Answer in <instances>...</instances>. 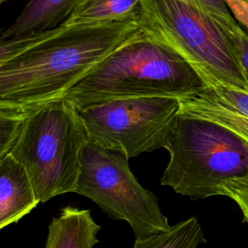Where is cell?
Returning <instances> with one entry per match:
<instances>
[{"label":"cell","mask_w":248,"mask_h":248,"mask_svg":"<svg viewBox=\"0 0 248 248\" xmlns=\"http://www.w3.org/2000/svg\"><path fill=\"white\" fill-rule=\"evenodd\" d=\"M139 19L61 25L0 40V116L21 118L60 101L118 47L141 33Z\"/></svg>","instance_id":"1"},{"label":"cell","mask_w":248,"mask_h":248,"mask_svg":"<svg viewBox=\"0 0 248 248\" xmlns=\"http://www.w3.org/2000/svg\"><path fill=\"white\" fill-rule=\"evenodd\" d=\"M206 87L178 53L141 32L110 53L63 99L80 108L133 98L183 100Z\"/></svg>","instance_id":"2"},{"label":"cell","mask_w":248,"mask_h":248,"mask_svg":"<svg viewBox=\"0 0 248 248\" xmlns=\"http://www.w3.org/2000/svg\"><path fill=\"white\" fill-rule=\"evenodd\" d=\"M141 31L170 47L206 86L221 84L248 93V81L228 33L199 5L187 0H142Z\"/></svg>","instance_id":"3"},{"label":"cell","mask_w":248,"mask_h":248,"mask_svg":"<svg viewBox=\"0 0 248 248\" xmlns=\"http://www.w3.org/2000/svg\"><path fill=\"white\" fill-rule=\"evenodd\" d=\"M89 142L77 108L62 99L20 118L9 153L27 170L44 203L76 193L80 155Z\"/></svg>","instance_id":"4"},{"label":"cell","mask_w":248,"mask_h":248,"mask_svg":"<svg viewBox=\"0 0 248 248\" xmlns=\"http://www.w3.org/2000/svg\"><path fill=\"white\" fill-rule=\"evenodd\" d=\"M164 148L170 158L161 184L191 200L218 196L225 181L248 172V145L211 121L179 112Z\"/></svg>","instance_id":"5"},{"label":"cell","mask_w":248,"mask_h":248,"mask_svg":"<svg viewBox=\"0 0 248 248\" xmlns=\"http://www.w3.org/2000/svg\"><path fill=\"white\" fill-rule=\"evenodd\" d=\"M123 154L88 142L80 155L75 194L90 199L114 220L126 221L136 239L168 231L157 197L143 188Z\"/></svg>","instance_id":"6"},{"label":"cell","mask_w":248,"mask_h":248,"mask_svg":"<svg viewBox=\"0 0 248 248\" xmlns=\"http://www.w3.org/2000/svg\"><path fill=\"white\" fill-rule=\"evenodd\" d=\"M77 109L90 142L130 159L165 147L171 125L180 112V100L122 99Z\"/></svg>","instance_id":"7"},{"label":"cell","mask_w":248,"mask_h":248,"mask_svg":"<svg viewBox=\"0 0 248 248\" xmlns=\"http://www.w3.org/2000/svg\"><path fill=\"white\" fill-rule=\"evenodd\" d=\"M39 203L25 168L10 153L0 157V228L18 222Z\"/></svg>","instance_id":"8"},{"label":"cell","mask_w":248,"mask_h":248,"mask_svg":"<svg viewBox=\"0 0 248 248\" xmlns=\"http://www.w3.org/2000/svg\"><path fill=\"white\" fill-rule=\"evenodd\" d=\"M82 0H29L0 40L33 36L61 26Z\"/></svg>","instance_id":"9"},{"label":"cell","mask_w":248,"mask_h":248,"mask_svg":"<svg viewBox=\"0 0 248 248\" xmlns=\"http://www.w3.org/2000/svg\"><path fill=\"white\" fill-rule=\"evenodd\" d=\"M100 230L89 209L67 205L49 223L45 248H94Z\"/></svg>","instance_id":"10"},{"label":"cell","mask_w":248,"mask_h":248,"mask_svg":"<svg viewBox=\"0 0 248 248\" xmlns=\"http://www.w3.org/2000/svg\"><path fill=\"white\" fill-rule=\"evenodd\" d=\"M141 1L82 0L63 24L98 25L139 19Z\"/></svg>","instance_id":"11"},{"label":"cell","mask_w":248,"mask_h":248,"mask_svg":"<svg viewBox=\"0 0 248 248\" xmlns=\"http://www.w3.org/2000/svg\"><path fill=\"white\" fill-rule=\"evenodd\" d=\"M180 113L216 123L248 145V118L224 107L206 88L195 96L180 100Z\"/></svg>","instance_id":"12"},{"label":"cell","mask_w":248,"mask_h":248,"mask_svg":"<svg viewBox=\"0 0 248 248\" xmlns=\"http://www.w3.org/2000/svg\"><path fill=\"white\" fill-rule=\"evenodd\" d=\"M206 238L196 217H190L157 234L136 239L133 248H198Z\"/></svg>","instance_id":"13"},{"label":"cell","mask_w":248,"mask_h":248,"mask_svg":"<svg viewBox=\"0 0 248 248\" xmlns=\"http://www.w3.org/2000/svg\"><path fill=\"white\" fill-rule=\"evenodd\" d=\"M206 89L224 107L248 118V93L221 84H214Z\"/></svg>","instance_id":"14"},{"label":"cell","mask_w":248,"mask_h":248,"mask_svg":"<svg viewBox=\"0 0 248 248\" xmlns=\"http://www.w3.org/2000/svg\"><path fill=\"white\" fill-rule=\"evenodd\" d=\"M218 196L232 199L238 205L243 222L248 225V172L225 181L219 188Z\"/></svg>","instance_id":"15"},{"label":"cell","mask_w":248,"mask_h":248,"mask_svg":"<svg viewBox=\"0 0 248 248\" xmlns=\"http://www.w3.org/2000/svg\"><path fill=\"white\" fill-rule=\"evenodd\" d=\"M225 29L248 81V32L237 22Z\"/></svg>","instance_id":"16"},{"label":"cell","mask_w":248,"mask_h":248,"mask_svg":"<svg viewBox=\"0 0 248 248\" xmlns=\"http://www.w3.org/2000/svg\"><path fill=\"white\" fill-rule=\"evenodd\" d=\"M199 5L225 28L236 22L224 0H187Z\"/></svg>","instance_id":"17"},{"label":"cell","mask_w":248,"mask_h":248,"mask_svg":"<svg viewBox=\"0 0 248 248\" xmlns=\"http://www.w3.org/2000/svg\"><path fill=\"white\" fill-rule=\"evenodd\" d=\"M236 22L248 32V0H224Z\"/></svg>","instance_id":"18"},{"label":"cell","mask_w":248,"mask_h":248,"mask_svg":"<svg viewBox=\"0 0 248 248\" xmlns=\"http://www.w3.org/2000/svg\"><path fill=\"white\" fill-rule=\"evenodd\" d=\"M5 1H9V0H0V2H1V3H3V2H5Z\"/></svg>","instance_id":"19"}]
</instances>
